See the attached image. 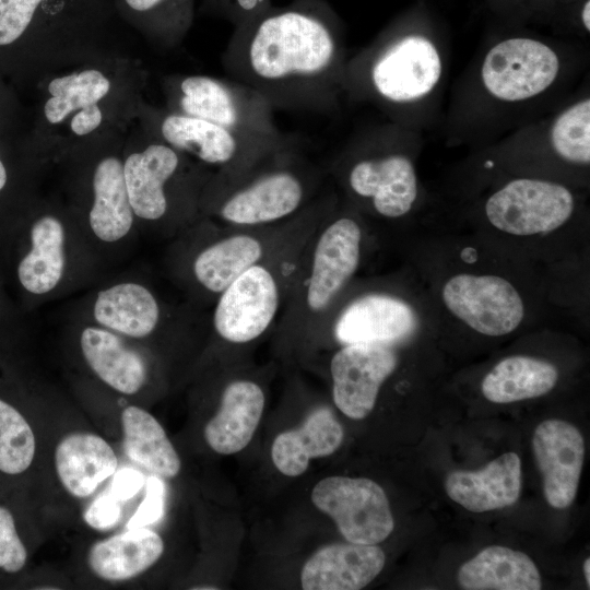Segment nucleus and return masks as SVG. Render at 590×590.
I'll list each match as a JSON object with an SVG mask.
<instances>
[{
  "instance_id": "nucleus-1",
  "label": "nucleus",
  "mask_w": 590,
  "mask_h": 590,
  "mask_svg": "<svg viewBox=\"0 0 590 590\" xmlns=\"http://www.w3.org/2000/svg\"><path fill=\"white\" fill-rule=\"evenodd\" d=\"M222 61L231 79L256 90L274 110L328 113L345 92L343 36L322 0L270 5L235 26Z\"/></svg>"
},
{
  "instance_id": "nucleus-2",
  "label": "nucleus",
  "mask_w": 590,
  "mask_h": 590,
  "mask_svg": "<svg viewBox=\"0 0 590 590\" xmlns=\"http://www.w3.org/2000/svg\"><path fill=\"white\" fill-rule=\"evenodd\" d=\"M441 74L436 44L417 31L394 27L347 61L345 92L391 111L425 98Z\"/></svg>"
},
{
  "instance_id": "nucleus-3",
  "label": "nucleus",
  "mask_w": 590,
  "mask_h": 590,
  "mask_svg": "<svg viewBox=\"0 0 590 590\" xmlns=\"http://www.w3.org/2000/svg\"><path fill=\"white\" fill-rule=\"evenodd\" d=\"M219 180L217 215L235 227H260L294 216L307 206L311 191V180L290 143Z\"/></svg>"
},
{
  "instance_id": "nucleus-4",
  "label": "nucleus",
  "mask_w": 590,
  "mask_h": 590,
  "mask_svg": "<svg viewBox=\"0 0 590 590\" xmlns=\"http://www.w3.org/2000/svg\"><path fill=\"white\" fill-rule=\"evenodd\" d=\"M175 111L257 137L283 139L274 109L256 90L233 79L192 74L170 82Z\"/></svg>"
},
{
  "instance_id": "nucleus-5",
  "label": "nucleus",
  "mask_w": 590,
  "mask_h": 590,
  "mask_svg": "<svg viewBox=\"0 0 590 590\" xmlns=\"http://www.w3.org/2000/svg\"><path fill=\"white\" fill-rule=\"evenodd\" d=\"M157 127L162 142L219 167L223 176L241 173L290 143L286 137L246 134L175 110L162 115Z\"/></svg>"
},
{
  "instance_id": "nucleus-6",
  "label": "nucleus",
  "mask_w": 590,
  "mask_h": 590,
  "mask_svg": "<svg viewBox=\"0 0 590 590\" xmlns=\"http://www.w3.org/2000/svg\"><path fill=\"white\" fill-rule=\"evenodd\" d=\"M562 68L548 44L524 36L505 38L485 54L480 78L485 92L499 102L517 103L547 91Z\"/></svg>"
},
{
  "instance_id": "nucleus-7",
  "label": "nucleus",
  "mask_w": 590,
  "mask_h": 590,
  "mask_svg": "<svg viewBox=\"0 0 590 590\" xmlns=\"http://www.w3.org/2000/svg\"><path fill=\"white\" fill-rule=\"evenodd\" d=\"M575 204L573 192L564 185L517 178L488 197L485 215L500 232L530 236L559 228L570 219Z\"/></svg>"
},
{
  "instance_id": "nucleus-8",
  "label": "nucleus",
  "mask_w": 590,
  "mask_h": 590,
  "mask_svg": "<svg viewBox=\"0 0 590 590\" xmlns=\"http://www.w3.org/2000/svg\"><path fill=\"white\" fill-rule=\"evenodd\" d=\"M311 500L351 543L377 544L393 531L394 520L387 495L373 480L324 477L312 488Z\"/></svg>"
},
{
  "instance_id": "nucleus-9",
  "label": "nucleus",
  "mask_w": 590,
  "mask_h": 590,
  "mask_svg": "<svg viewBox=\"0 0 590 590\" xmlns=\"http://www.w3.org/2000/svg\"><path fill=\"white\" fill-rule=\"evenodd\" d=\"M441 297L455 317L488 337L515 331L524 317L520 294L497 275L456 274L445 283Z\"/></svg>"
},
{
  "instance_id": "nucleus-10",
  "label": "nucleus",
  "mask_w": 590,
  "mask_h": 590,
  "mask_svg": "<svg viewBox=\"0 0 590 590\" xmlns=\"http://www.w3.org/2000/svg\"><path fill=\"white\" fill-rule=\"evenodd\" d=\"M361 244V226L350 216L337 217L320 231L302 294L311 320L323 315L357 270Z\"/></svg>"
},
{
  "instance_id": "nucleus-11",
  "label": "nucleus",
  "mask_w": 590,
  "mask_h": 590,
  "mask_svg": "<svg viewBox=\"0 0 590 590\" xmlns=\"http://www.w3.org/2000/svg\"><path fill=\"white\" fill-rule=\"evenodd\" d=\"M271 269L263 262L255 264L220 294L213 324L222 339L247 343L271 326L280 305V285Z\"/></svg>"
},
{
  "instance_id": "nucleus-12",
  "label": "nucleus",
  "mask_w": 590,
  "mask_h": 590,
  "mask_svg": "<svg viewBox=\"0 0 590 590\" xmlns=\"http://www.w3.org/2000/svg\"><path fill=\"white\" fill-rule=\"evenodd\" d=\"M397 364V354L389 345H344L330 362L337 408L350 418L366 417L376 404L381 385Z\"/></svg>"
},
{
  "instance_id": "nucleus-13",
  "label": "nucleus",
  "mask_w": 590,
  "mask_h": 590,
  "mask_svg": "<svg viewBox=\"0 0 590 590\" xmlns=\"http://www.w3.org/2000/svg\"><path fill=\"white\" fill-rule=\"evenodd\" d=\"M346 185L376 213L389 219L408 214L418 194L414 165L398 152H375L357 157L346 170Z\"/></svg>"
},
{
  "instance_id": "nucleus-14",
  "label": "nucleus",
  "mask_w": 590,
  "mask_h": 590,
  "mask_svg": "<svg viewBox=\"0 0 590 590\" xmlns=\"http://www.w3.org/2000/svg\"><path fill=\"white\" fill-rule=\"evenodd\" d=\"M532 449L546 502L556 509L569 507L577 494L585 460L581 433L563 420H546L534 430Z\"/></svg>"
},
{
  "instance_id": "nucleus-15",
  "label": "nucleus",
  "mask_w": 590,
  "mask_h": 590,
  "mask_svg": "<svg viewBox=\"0 0 590 590\" xmlns=\"http://www.w3.org/2000/svg\"><path fill=\"white\" fill-rule=\"evenodd\" d=\"M416 316L411 306L390 295L370 294L349 304L338 316L333 333L343 345H391L414 331Z\"/></svg>"
},
{
  "instance_id": "nucleus-16",
  "label": "nucleus",
  "mask_w": 590,
  "mask_h": 590,
  "mask_svg": "<svg viewBox=\"0 0 590 590\" xmlns=\"http://www.w3.org/2000/svg\"><path fill=\"white\" fill-rule=\"evenodd\" d=\"M111 88L110 80L97 69H83L52 79L47 86L44 117L52 126L69 120L70 131L83 137L93 133L103 122L99 104Z\"/></svg>"
},
{
  "instance_id": "nucleus-17",
  "label": "nucleus",
  "mask_w": 590,
  "mask_h": 590,
  "mask_svg": "<svg viewBox=\"0 0 590 590\" xmlns=\"http://www.w3.org/2000/svg\"><path fill=\"white\" fill-rule=\"evenodd\" d=\"M384 551L376 544L334 543L319 548L303 566L305 590H358L382 570Z\"/></svg>"
},
{
  "instance_id": "nucleus-18",
  "label": "nucleus",
  "mask_w": 590,
  "mask_h": 590,
  "mask_svg": "<svg viewBox=\"0 0 590 590\" xmlns=\"http://www.w3.org/2000/svg\"><path fill=\"white\" fill-rule=\"evenodd\" d=\"M54 459L61 486L78 499L92 496L118 468L113 447L102 436L85 430L64 435L56 446Z\"/></svg>"
},
{
  "instance_id": "nucleus-19",
  "label": "nucleus",
  "mask_w": 590,
  "mask_h": 590,
  "mask_svg": "<svg viewBox=\"0 0 590 590\" xmlns=\"http://www.w3.org/2000/svg\"><path fill=\"white\" fill-rule=\"evenodd\" d=\"M447 495L472 512L502 509L515 504L521 491V460L506 452L475 471L457 470L445 481Z\"/></svg>"
},
{
  "instance_id": "nucleus-20",
  "label": "nucleus",
  "mask_w": 590,
  "mask_h": 590,
  "mask_svg": "<svg viewBox=\"0 0 590 590\" xmlns=\"http://www.w3.org/2000/svg\"><path fill=\"white\" fill-rule=\"evenodd\" d=\"M180 163V153L162 141L151 143L126 158L125 182L137 216L155 221L166 214V185L177 174Z\"/></svg>"
},
{
  "instance_id": "nucleus-21",
  "label": "nucleus",
  "mask_w": 590,
  "mask_h": 590,
  "mask_svg": "<svg viewBox=\"0 0 590 590\" xmlns=\"http://www.w3.org/2000/svg\"><path fill=\"white\" fill-rule=\"evenodd\" d=\"M264 401V393L256 382H231L223 391L216 414L204 427V439L209 447L221 455L243 450L257 429Z\"/></svg>"
},
{
  "instance_id": "nucleus-22",
  "label": "nucleus",
  "mask_w": 590,
  "mask_h": 590,
  "mask_svg": "<svg viewBox=\"0 0 590 590\" xmlns=\"http://www.w3.org/2000/svg\"><path fill=\"white\" fill-rule=\"evenodd\" d=\"M163 552V539L148 527H139L95 542L87 565L99 579L122 582L152 567Z\"/></svg>"
},
{
  "instance_id": "nucleus-23",
  "label": "nucleus",
  "mask_w": 590,
  "mask_h": 590,
  "mask_svg": "<svg viewBox=\"0 0 590 590\" xmlns=\"http://www.w3.org/2000/svg\"><path fill=\"white\" fill-rule=\"evenodd\" d=\"M344 432L333 412L321 406L314 410L304 423L279 434L271 448L276 469L287 476L303 474L310 459L332 455L342 444Z\"/></svg>"
},
{
  "instance_id": "nucleus-24",
  "label": "nucleus",
  "mask_w": 590,
  "mask_h": 590,
  "mask_svg": "<svg viewBox=\"0 0 590 590\" xmlns=\"http://www.w3.org/2000/svg\"><path fill=\"white\" fill-rule=\"evenodd\" d=\"M458 582L465 590H539L541 575L524 553L493 545L480 551L458 571Z\"/></svg>"
},
{
  "instance_id": "nucleus-25",
  "label": "nucleus",
  "mask_w": 590,
  "mask_h": 590,
  "mask_svg": "<svg viewBox=\"0 0 590 590\" xmlns=\"http://www.w3.org/2000/svg\"><path fill=\"white\" fill-rule=\"evenodd\" d=\"M81 351L94 374L123 394H134L146 380L143 358L113 332L87 327L81 333Z\"/></svg>"
},
{
  "instance_id": "nucleus-26",
  "label": "nucleus",
  "mask_w": 590,
  "mask_h": 590,
  "mask_svg": "<svg viewBox=\"0 0 590 590\" xmlns=\"http://www.w3.org/2000/svg\"><path fill=\"white\" fill-rule=\"evenodd\" d=\"M122 447L135 465L162 479L175 477L180 458L160 422L148 411L129 405L121 412Z\"/></svg>"
},
{
  "instance_id": "nucleus-27",
  "label": "nucleus",
  "mask_w": 590,
  "mask_h": 590,
  "mask_svg": "<svg viewBox=\"0 0 590 590\" xmlns=\"http://www.w3.org/2000/svg\"><path fill=\"white\" fill-rule=\"evenodd\" d=\"M30 241L28 251L16 263L15 275L25 292L43 295L55 288L63 274V226L54 216H42L30 229Z\"/></svg>"
},
{
  "instance_id": "nucleus-28",
  "label": "nucleus",
  "mask_w": 590,
  "mask_h": 590,
  "mask_svg": "<svg viewBox=\"0 0 590 590\" xmlns=\"http://www.w3.org/2000/svg\"><path fill=\"white\" fill-rule=\"evenodd\" d=\"M94 200L90 211V225L102 240L113 243L126 236L133 223L123 163L115 157L103 158L93 176Z\"/></svg>"
},
{
  "instance_id": "nucleus-29",
  "label": "nucleus",
  "mask_w": 590,
  "mask_h": 590,
  "mask_svg": "<svg viewBox=\"0 0 590 590\" xmlns=\"http://www.w3.org/2000/svg\"><path fill=\"white\" fill-rule=\"evenodd\" d=\"M266 252L259 236L233 234L204 248L193 261V273L203 287L221 294L246 270L261 263Z\"/></svg>"
},
{
  "instance_id": "nucleus-30",
  "label": "nucleus",
  "mask_w": 590,
  "mask_h": 590,
  "mask_svg": "<svg viewBox=\"0 0 590 590\" xmlns=\"http://www.w3.org/2000/svg\"><path fill=\"white\" fill-rule=\"evenodd\" d=\"M94 317L108 329L144 338L154 331L160 308L153 294L143 285L121 283L98 293Z\"/></svg>"
},
{
  "instance_id": "nucleus-31",
  "label": "nucleus",
  "mask_w": 590,
  "mask_h": 590,
  "mask_svg": "<svg viewBox=\"0 0 590 590\" xmlns=\"http://www.w3.org/2000/svg\"><path fill=\"white\" fill-rule=\"evenodd\" d=\"M557 379V368L546 361L523 355L509 356L484 377L482 392L491 402L511 403L546 394Z\"/></svg>"
},
{
  "instance_id": "nucleus-32",
  "label": "nucleus",
  "mask_w": 590,
  "mask_h": 590,
  "mask_svg": "<svg viewBox=\"0 0 590 590\" xmlns=\"http://www.w3.org/2000/svg\"><path fill=\"white\" fill-rule=\"evenodd\" d=\"M547 141L563 161L581 166L590 163V99L585 97L563 109L551 122Z\"/></svg>"
},
{
  "instance_id": "nucleus-33",
  "label": "nucleus",
  "mask_w": 590,
  "mask_h": 590,
  "mask_svg": "<svg viewBox=\"0 0 590 590\" xmlns=\"http://www.w3.org/2000/svg\"><path fill=\"white\" fill-rule=\"evenodd\" d=\"M45 1L48 0H0V50L22 40Z\"/></svg>"
},
{
  "instance_id": "nucleus-34",
  "label": "nucleus",
  "mask_w": 590,
  "mask_h": 590,
  "mask_svg": "<svg viewBox=\"0 0 590 590\" xmlns=\"http://www.w3.org/2000/svg\"><path fill=\"white\" fill-rule=\"evenodd\" d=\"M27 560L28 551L17 529L15 515L9 506L0 504V571L19 574Z\"/></svg>"
},
{
  "instance_id": "nucleus-35",
  "label": "nucleus",
  "mask_w": 590,
  "mask_h": 590,
  "mask_svg": "<svg viewBox=\"0 0 590 590\" xmlns=\"http://www.w3.org/2000/svg\"><path fill=\"white\" fill-rule=\"evenodd\" d=\"M125 2L139 13L158 12L167 42L178 39L190 22L191 0H125Z\"/></svg>"
},
{
  "instance_id": "nucleus-36",
  "label": "nucleus",
  "mask_w": 590,
  "mask_h": 590,
  "mask_svg": "<svg viewBox=\"0 0 590 590\" xmlns=\"http://www.w3.org/2000/svg\"><path fill=\"white\" fill-rule=\"evenodd\" d=\"M145 496L127 523L128 529L148 527L164 515L165 484L162 477L152 474L145 480Z\"/></svg>"
},
{
  "instance_id": "nucleus-37",
  "label": "nucleus",
  "mask_w": 590,
  "mask_h": 590,
  "mask_svg": "<svg viewBox=\"0 0 590 590\" xmlns=\"http://www.w3.org/2000/svg\"><path fill=\"white\" fill-rule=\"evenodd\" d=\"M111 493L95 498L84 511V521L96 530L114 528L121 519V505Z\"/></svg>"
},
{
  "instance_id": "nucleus-38",
  "label": "nucleus",
  "mask_w": 590,
  "mask_h": 590,
  "mask_svg": "<svg viewBox=\"0 0 590 590\" xmlns=\"http://www.w3.org/2000/svg\"><path fill=\"white\" fill-rule=\"evenodd\" d=\"M234 27L256 16L271 5L270 0H212Z\"/></svg>"
},
{
  "instance_id": "nucleus-39",
  "label": "nucleus",
  "mask_w": 590,
  "mask_h": 590,
  "mask_svg": "<svg viewBox=\"0 0 590 590\" xmlns=\"http://www.w3.org/2000/svg\"><path fill=\"white\" fill-rule=\"evenodd\" d=\"M144 475L132 469L123 468L114 473L111 494L119 500L132 498L144 486Z\"/></svg>"
},
{
  "instance_id": "nucleus-40",
  "label": "nucleus",
  "mask_w": 590,
  "mask_h": 590,
  "mask_svg": "<svg viewBox=\"0 0 590 590\" xmlns=\"http://www.w3.org/2000/svg\"><path fill=\"white\" fill-rule=\"evenodd\" d=\"M9 181H10L9 169L4 160L0 155V196L7 191Z\"/></svg>"
},
{
  "instance_id": "nucleus-41",
  "label": "nucleus",
  "mask_w": 590,
  "mask_h": 590,
  "mask_svg": "<svg viewBox=\"0 0 590 590\" xmlns=\"http://www.w3.org/2000/svg\"><path fill=\"white\" fill-rule=\"evenodd\" d=\"M590 1L589 0H585L582 7H581V10H580V20H581V24H582V27L589 32L590 30Z\"/></svg>"
},
{
  "instance_id": "nucleus-42",
  "label": "nucleus",
  "mask_w": 590,
  "mask_h": 590,
  "mask_svg": "<svg viewBox=\"0 0 590 590\" xmlns=\"http://www.w3.org/2000/svg\"><path fill=\"white\" fill-rule=\"evenodd\" d=\"M589 570H590V559L589 558H586L585 563H583V575H585V578H586V581H587V585L589 586L590 585V574H589Z\"/></svg>"
},
{
  "instance_id": "nucleus-43",
  "label": "nucleus",
  "mask_w": 590,
  "mask_h": 590,
  "mask_svg": "<svg viewBox=\"0 0 590 590\" xmlns=\"http://www.w3.org/2000/svg\"><path fill=\"white\" fill-rule=\"evenodd\" d=\"M192 589H196V590H210V589L215 590L217 588L216 587H194Z\"/></svg>"
}]
</instances>
